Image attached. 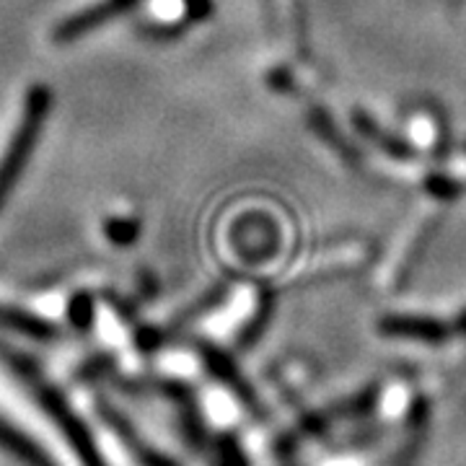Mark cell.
Returning <instances> with one entry per match:
<instances>
[{"instance_id":"cell-5","label":"cell","mask_w":466,"mask_h":466,"mask_svg":"<svg viewBox=\"0 0 466 466\" xmlns=\"http://www.w3.org/2000/svg\"><path fill=\"white\" fill-rule=\"evenodd\" d=\"M381 329L386 334L400 337H420V339H438L449 332H466V314L456 324H443L438 319H415V317H389L383 319Z\"/></svg>"},{"instance_id":"cell-9","label":"cell","mask_w":466,"mask_h":466,"mask_svg":"<svg viewBox=\"0 0 466 466\" xmlns=\"http://www.w3.org/2000/svg\"><path fill=\"white\" fill-rule=\"evenodd\" d=\"M410 140L415 143L417 150H422V153H431V150L438 146V122H435V116L431 112H417L412 119H410Z\"/></svg>"},{"instance_id":"cell-3","label":"cell","mask_w":466,"mask_h":466,"mask_svg":"<svg viewBox=\"0 0 466 466\" xmlns=\"http://www.w3.org/2000/svg\"><path fill=\"white\" fill-rule=\"evenodd\" d=\"M438 202H441V198L431 195V202L420 205L415 213L410 216V220L401 226L394 244H391V249L386 251V262L381 267V283H397L401 269L410 265L412 254L422 244V238L428 236L435 218L441 216V205Z\"/></svg>"},{"instance_id":"cell-1","label":"cell","mask_w":466,"mask_h":466,"mask_svg":"<svg viewBox=\"0 0 466 466\" xmlns=\"http://www.w3.org/2000/svg\"><path fill=\"white\" fill-rule=\"evenodd\" d=\"M0 352L5 355L8 366L16 370L18 379L29 386V391L34 394L36 404L47 412V417L55 422V428L63 433V438L67 441L70 451L76 453V459H78L84 466H106L104 456H101V451L96 449L94 435H91V431L86 428L84 420L76 415V410L67 404L66 397H63V394H60V391H57L47 379H45V376H39V370H36L32 363H26L24 358L11 355L8 350H0Z\"/></svg>"},{"instance_id":"cell-8","label":"cell","mask_w":466,"mask_h":466,"mask_svg":"<svg viewBox=\"0 0 466 466\" xmlns=\"http://www.w3.org/2000/svg\"><path fill=\"white\" fill-rule=\"evenodd\" d=\"M0 327H5L11 332L34 337V339H50V337H55V327L47 319L34 317V314H26L21 309H11V306H0Z\"/></svg>"},{"instance_id":"cell-7","label":"cell","mask_w":466,"mask_h":466,"mask_svg":"<svg viewBox=\"0 0 466 466\" xmlns=\"http://www.w3.org/2000/svg\"><path fill=\"white\" fill-rule=\"evenodd\" d=\"M205 366L210 368V373L216 376L218 381L223 383V386H228L233 394L244 401L247 407H257V397H254V391L249 389V383L238 376V370L218 350H205Z\"/></svg>"},{"instance_id":"cell-6","label":"cell","mask_w":466,"mask_h":466,"mask_svg":"<svg viewBox=\"0 0 466 466\" xmlns=\"http://www.w3.org/2000/svg\"><path fill=\"white\" fill-rule=\"evenodd\" d=\"M0 449L8 451L11 456H16L18 461H24L26 466H55L47 451H42V446H36L29 435L16 431L3 417H0Z\"/></svg>"},{"instance_id":"cell-2","label":"cell","mask_w":466,"mask_h":466,"mask_svg":"<svg viewBox=\"0 0 466 466\" xmlns=\"http://www.w3.org/2000/svg\"><path fill=\"white\" fill-rule=\"evenodd\" d=\"M50 104L52 99L47 86H34L29 91L16 130L11 135L8 146L3 150V158H0V208L8 200L11 189L16 187L29 158H32L34 146H36L39 135L45 130V122L50 116Z\"/></svg>"},{"instance_id":"cell-4","label":"cell","mask_w":466,"mask_h":466,"mask_svg":"<svg viewBox=\"0 0 466 466\" xmlns=\"http://www.w3.org/2000/svg\"><path fill=\"white\" fill-rule=\"evenodd\" d=\"M99 415L101 420L109 425V431L125 443V449L135 456V461L140 466H177L168 456H164L161 451H156L148 441H143L140 433L133 428V422L122 415L119 410H115L109 401H99Z\"/></svg>"}]
</instances>
